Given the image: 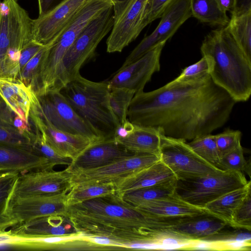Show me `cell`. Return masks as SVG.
Wrapping results in <instances>:
<instances>
[{
	"label": "cell",
	"instance_id": "1",
	"mask_svg": "<svg viewBox=\"0 0 251 251\" xmlns=\"http://www.w3.org/2000/svg\"><path fill=\"white\" fill-rule=\"evenodd\" d=\"M236 102L210 75L187 82L174 79L154 90L136 93L127 119L167 137L191 141L223 126Z\"/></svg>",
	"mask_w": 251,
	"mask_h": 251
},
{
	"label": "cell",
	"instance_id": "2",
	"mask_svg": "<svg viewBox=\"0 0 251 251\" xmlns=\"http://www.w3.org/2000/svg\"><path fill=\"white\" fill-rule=\"evenodd\" d=\"M66 217L82 235L108 238L126 250L165 246L172 238L167 219L150 217L115 194L69 205Z\"/></svg>",
	"mask_w": 251,
	"mask_h": 251
},
{
	"label": "cell",
	"instance_id": "3",
	"mask_svg": "<svg viewBox=\"0 0 251 251\" xmlns=\"http://www.w3.org/2000/svg\"><path fill=\"white\" fill-rule=\"evenodd\" d=\"M202 56L211 59L210 75L235 101H246L251 94V60L238 45L227 25L212 30L201 47Z\"/></svg>",
	"mask_w": 251,
	"mask_h": 251
},
{
	"label": "cell",
	"instance_id": "4",
	"mask_svg": "<svg viewBox=\"0 0 251 251\" xmlns=\"http://www.w3.org/2000/svg\"><path fill=\"white\" fill-rule=\"evenodd\" d=\"M109 90L107 81H92L80 75L59 90L101 140L114 138L120 126L110 105Z\"/></svg>",
	"mask_w": 251,
	"mask_h": 251
},
{
	"label": "cell",
	"instance_id": "5",
	"mask_svg": "<svg viewBox=\"0 0 251 251\" xmlns=\"http://www.w3.org/2000/svg\"><path fill=\"white\" fill-rule=\"evenodd\" d=\"M113 5L111 0L86 1L58 39L47 47L38 72V81L42 87L50 89L54 86L58 69L75 39L93 19Z\"/></svg>",
	"mask_w": 251,
	"mask_h": 251
},
{
	"label": "cell",
	"instance_id": "6",
	"mask_svg": "<svg viewBox=\"0 0 251 251\" xmlns=\"http://www.w3.org/2000/svg\"><path fill=\"white\" fill-rule=\"evenodd\" d=\"M113 6L93 19L75 39L58 69L52 90H60L80 75L81 67L93 57L99 44L112 29Z\"/></svg>",
	"mask_w": 251,
	"mask_h": 251
},
{
	"label": "cell",
	"instance_id": "7",
	"mask_svg": "<svg viewBox=\"0 0 251 251\" xmlns=\"http://www.w3.org/2000/svg\"><path fill=\"white\" fill-rule=\"evenodd\" d=\"M33 20L17 0L0 1V77H3L7 58H20L33 40Z\"/></svg>",
	"mask_w": 251,
	"mask_h": 251
},
{
	"label": "cell",
	"instance_id": "8",
	"mask_svg": "<svg viewBox=\"0 0 251 251\" xmlns=\"http://www.w3.org/2000/svg\"><path fill=\"white\" fill-rule=\"evenodd\" d=\"M248 182L242 172L220 170L201 177L177 180L176 191L183 200L204 208L209 202Z\"/></svg>",
	"mask_w": 251,
	"mask_h": 251
},
{
	"label": "cell",
	"instance_id": "9",
	"mask_svg": "<svg viewBox=\"0 0 251 251\" xmlns=\"http://www.w3.org/2000/svg\"><path fill=\"white\" fill-rule=\"evenodd\" d=\"M160 159L177 180L203 176L220 169L200 156L186 141L161 135Z\"/></svg>",
	"mask_w": 251,
	"mask_h": 251
},
{
	"label": "cell",
	"instance_id": "10",
	"mask_svg": "<svg viewBox=\"0 0 251 251\" xmlns=\"http://www.w3.org/2000/svg\"><path fill=\"white\" fill-rule=\"evenodd\" d=\"M149 0H123L113 3V25L106 41L107 51L121 52L145 28Z\"/></svg>",
	"mask_w": 251,
	"mask_h": 251
},
{
	"label": "cell",
	"instance_id": "11",
	"mask_svg": "<svg viewBox=\"0 0 251 251\" xmlns=\"http://www.w3.org/2000/svg\"><path fill=\"white\" fill-rule=\"evenodd\" d=\"M37 97L41 114L54 128L87 137L94 143L102 141L76 114L59 90H51Z\"/></svg>",
	"mask_w": 251,
	"mask_h": 251
},
{
	"label": "cell",
	"instance_id": "12",
	"mask_svg": "<svg viewBox=\"0 0 251 251\" xmlns=\"http://www.w3.org/2000/svg\"><path fill=\"white\" fill-rule=\"evenodd\" d=\"M160 157L150 154L136 153L98 168L72 173L73 187L75 186L114 183L150 166Z\"/></svg>",
	"mask_w": 251,
	"mask_h": 251
},
{
	"label": "cell",
	"instance_id": "13",
	"mask_svg": "<svg viewBox=\"0 0 251 251\" xmlns=\"http://www.w3.org/2000/svg\"><path fill=\"white\" fill-rule=\"evenodd\" d=\"M191 17L190 0H173L162 13L155 29L133 50L121 67L136 61L158 44L166 42Z\"/></svg>",
	"mask_w": 251,
	"mask_h": 251
},
{
	"label": "cell",
	"instance_id": "14",
	"mask_svg": "<svg viewBox=\"0 0 251 251\" xmlns=\"http://www.w3.org/2000/svg\"><path fill=\"white\" fill-rule=\"evenodd\" d=\"M72 174L66 169H43L20 174L12 197L47 196L68 193L73 188Z\"/></svg>",
	"mask_w": 251,
	"mask_h": 251
},
{
	"label": "cell",
	"instance_id": "15",
	"mask_svg": "<svg viewBox=\"0 0 251 251\" xmlns=\"http://www.w3.org/2000/svg\"><path fill=\"white\" fill-rule=\"evenodd\" d=\"M87 0H63L33 20V41L44 46L52 44Z\"/></svg>",
	"mask_w": 251,
	"mask_h": 251
},
{
	"label": "cell",
	"instance_id": "16",
	"mask_svg": "<svg viewBox=\"0 0 251 251\" xmlns=\"http://www.w3.org/2000/svg\"><path fill=\"white\" fill-rule=\"evenodd\" d=\"M66 192L47 196L12 197L8 215L19 224L47 216H66L68 205Z\"/></svg>",
	"mask_w": 251,
	"mask_h": 251
},
{
	"label": "cell",
	"instance_id": "17",
	"mask_svg": "<svg viewBox=\"0 0 251 251\" xmlns=\"http://www.w3.org/2000/svg\"><path fill=\"white\" fill-rule=\"evenodd\" d=\"M45 141L58 154L75 159L85 150L94 143L90 138L62 131L54 128L41 114L37 102L32 103L29 120Z\"/></svg>",
	"mask_w": 251,
	"mask_h": 251
},
{
	"label": "cell",
	"instance_id": "18",
	"mask_svg": "<svg viewBox=\"0 0 251 251\" xmlns=\"http://www.w3.org/2000/svg\"><path fill=\"white\" fill-rule=\"evenodd\" d=\"M165 43L158 44L136 61L121 67L107 81L109 87L128 88L135 94L143 91L153 74L160 70V58Z\"/></svg>",
	"mask_w": 251,
	"mask_h": 251
},
{
	"label": "cell",
	"instance_id": "19",
	"mask_svg": "<svg viewBox=\"0 0 251 251\" xmlns=\"http://www.w3.org/2000/svg\"><path fill=\"white\" fill-rule=\"evenodd\" d=\"M133 154L114 138L92 144L66 168L71 173L103 166Z\"/></svg>",
	"mask_w": 251,
	"mask_h": 251
},
{
	"label": "cell",
	"instance_id": "20",
	"mask_svg": "<svg viewBox=\"0 0 251 251\" xmlns=\"http://www.w3.org/2000/svg\"><path fill=\"white\" fill-rule=\"evenodd\" d=\"M161 132L157 129L133 125L129 121L120 126L115 141L130 152L160 157Z\"/></svg>",
	"mask_w": 251,
	"mask_h": 251
},
{
	"label": "cell",
	"instance_id": "21",
	"mask_svg": "<svg viewBox=\"0 0 251 251\" xmlns=\"http://www.w3.org/2000/svg\"><path fill=\"white\" fill-rule=\"evenodd\" d=\"M10 233L19 237L71 236L79 234L66 216L51 215L37 218L11 227Z\"/></svg>",
	"mask_w": 251,
	"mask_h": 251
},
{
	"label": "cell",
	"instance_id": "22",
	"mask_svg": "<svg viewBox=\"0 0 251 251\" xmlns=\"http://www.w3.org/2000/svg\"><path fill=\"white\" fill-rule=\"evenodd\" d=\"M148 216L162 219H175L191 217L207 212L204 208L199 207L183 200L176 193H173L136 207Z\"/></svg>",
	"mask_w": 251,
	"mask_h": 251
},
{
	"label": "cell",
	"instance_id": "23",
	"mask_svg": "<svg viewBox=\"0 0 251 251\" xmlns=\"http://www.w3.org/2000/svg\"><path fill=\"white\" fill-rule=\"evenodd\" d=\"M227 226L222 220L206 212L178 218L172 225L171 229L188 241L198 242Z\"/></svg>",
	"mask_w": 251,
	"mask_h": 251
},
{
	"label": "cell",
	"instance_id": "24",
	"mask_svg": "<svg viewBox=\"0 0 251 251\" xmlns=\"http://www.w3.org/2000/svg\"><path fill=\"white\" fill-rule=\"evenodd\" d=\"M0 168L23 174L53 167L47 158L30 150L0 143Z\"/></svg>",
	"mask_w": 251,
	"mask_h": 251
},
{
	"label": "cell",
	"instance_id": "25",
	"mask_svg": "<svg viewBox=\"0 0 251 251\" xmlns=\"http://www.w3.org/2000/svg\"><path fill=\"white\" fill-rule=\"evenodd\" d=\"M174 173L160 159L115 184V195L135 189L177 180Z\"/></svg>",
	"mask_w": 251,
	"mask_h": 251
},
{
	"label": "cell",
	"instance_id": "26",
	"mask_svg": "<svg viewBox=\"0 0 251 251\" xmlns=\"http://www.w3.org/2000/svg\"><path fill=\"white\" fill-rule=\"evenodd\" d=\"M35 94L17 78L0 77V98L15 115L28 123Z\"/></svg>",
	"mask_w": 251,
	"mask_h": 251
},
{
	"label": "cell",
	"instance_id": "27",
	"mask_svg": "<svg viewBox=\"0 0 251 251\" xmlns=\"http://www.w3.org/2000/svg\"><path fill=\"white\" fill-rule=\"evenodd\" d=\"M224 228L199 241L196 249L202 246L208 250L251 251V230L239 228L231 230Z\"/></svg>",
	"mask_w": 251,
	"mask_h": 251
},
{
	"label": "cell",
	"instance_id": "28",
	"mask_svg": "<svg viewBox=\"0 0 251 251\" xmlns=\"http://www.w3.org/2000/svg\"><path fill=\"white\" fill-rule=\"evenodd\" d=\"M251 183L230 191L206 204L204 208L209 213L224 221L231 227L233 215L246 196L251 192Z\"/></svg>",
	"mask_w": 251,
	"mask_h": 251
},
{
	"label": "cell",
	"instance_id": "29",
	"mask_svg": "<svg viewBox=\"0 0 251 251\" xmlns=\"http://www.w3.org/2000/svg\"><path fill=\"white\" fill-rule=\"evenodd\" d=\"M13 113L0 98V143L32 151L35 137L21 133L15 127Z\"/></svg>",
	"mask_w": 251,
	"mask_h": 251
},
{
	"label": "cell",
	"instance_id": "30",
	"mask_svg": "<svg viewBox=\"0 0 251 251\" xmlns=\"http://www.w3.org/2000/svg\"><path fill=\"white\" fill-rule=\"evenodd\" d=\"M177 180L141 188L115 196L122 202L136 207L143 203L168 196L176 191Z\"/></svg>",
	"mask_w": 251,
	"mask_h": 251
},
{
	"label": "cell",
	"instance_id": "31",
	"mask_svg": "<svg viewBox=\"0 0 251 251\" xmlns=\"http://www.w3.org/2000/svg\"><path fill=\"white\" fill-rule=\"evenodd\" d=\"M192 16L208 25L222 27L229 23L230 18L215 0H190Z\"/></svg>",
	"mask_w": 251,
	"mask_h": 251
},
{
	"label": "cell",
	"instance_id": "32",
	"mask_svg": "<svg viewBox=\"0 0 251 251\" xmlns=\"http://www.w3.org/2000/svg\"><path fill=\"white\" fill-rule=\"evenodd\" d=\"M20 174L16 171L0 172V233L19 224L8 215L7 209Z\"/></svg>",
	"mask_w": 251,
	"mask_h": 251
},
{
	"label": "cell",
	"instance_id": "33",
	"mask_svg": "<svg viewBox=\"0 0 251 251\" xmlns=\"http://www.w3.org/2000/svg\"><path fill=\"white\" fill-rule=\"evenodd\" d=\"M116 192L114 183L75 186L67 193V203L69 206L96 198L114 195Z\"/></svg>",
	"mask_w": 251,
	"mask_h": 251
},
{
	"label": "cell",
	"instance_id": "34",
	"mask_svg": "<svg viewBox=\"0 0 251 251\" xmlns=\"http://www.w3.org/2000/svg\"><path fill=\"white\" fill-rule=\"evenodd\" d=\"M227 26L244 53L251 60V12L240 16L231 15Z\"/></svg>",
	"mask_w": 251,
	"mask_h": 251
},
{
	"label": "cell",
	"instance_id": "35",
	"mask_svg": "<svg viewBox=\"0 0 251 251\" xmlns=\"http://www.w3.org/2000/svg\"><path fill=\"white\" fill-rule=\"evenodd\" d=\"M109 103L120 126L128 121V109L135 94L134 91L126 88L109 87Z\"/></svg>",
	"mask_w": 251,
	"mask_h": 251
},
{
	"label": "cell",
	"instance_id": "36",
	"mask_svg": "<svg viewBox=\"0 0 251 251\" xmlns=\"http://www.w3.org/2000/svg\"><path fill=\"white\" fill-rule=\"evenodd\" d=\"M188 144L200 156L214 166L220 161L221 158L215 135L209 134L201 136L191 140Z\"/></svg>",
	"mask_w": 251,
	"mask_h": 251
},
{
	"label": "cell",
	"instance_id": "37",
	"mask_svg": "<svg viewBox=\"0 0 251 251\" xmlns=\"http://www.w3.org/2000/svg\"><path fill=\"white\" fill-rule=\"evenodd\" d=\"M215 166L223 171L246 172L251 176L250 161L245 159L241 145L223 156Z\"/></svg>",
	"mask_w": 251,
	"mask_h": 251
},
{
	"label": "cell",
	"instance_id": "38",
	"mask_svg": "<svg viewBox=\"0 0 251 251\" xmlns=\"http://www.w3.org/2000/svg\"><path fill=\"white\" fill-rule=\"evenodd\" d=\"M35 139L33 142L32 150L35 154L45 157L54 167L57 165L69 166L72 160L56 152L44 140L39 130L33 127Z\"/></svg>",
	"mask_w": 251,
	"mask_h": 251
},
{
	"label": "cell",
	"instance_id": "39",
	"mask_svg": "<svg viewBox=\"0 0 251 251\" xmlns=\"http://www.w3.org/2000/svg\"><path fill=\"white\" fill-rule=\"evenodd\" d=\"M212 66L211 59L208 56H202L198 62L184 68L174 80L179 82H187L203 79L210 75Z\"/></svg>",
	"mask_w": 251,
	"mask_h": 251
},
{
	"label": "cell",
	"instance_id": "40",
	"mask_svg": "<svg viewBox=\"0 0 251 251\" xmlns=\"http://www.w3.org/2000/svg\"><path fill=\"white\" fill-rule=\"evenodd\" d=\"M47 47L45 46L27 62L21 70L17 77L33 91L40 63Z\"/></svg>",
	"mask_w": 251,
	"mask_h": 251
},
{
	"label": "cell",
	"instance_id": "41",
	"mask_svg": "<svg viewBox=\"0 0 251 251\" xmlns=\"http://www.w3.org/2000/svg\"><path fill=\"white\" fill-rule=\"evenodd\" d=\"M241 135L240 131L230 129H226L222 133L215 135L220 158L241 145Z\"/></svg>",
	"mask_w": 251,
	"mask_h": 251
},
{
	"label": "cell",
	"instance_id": "42",
	"mask_svg": "<svg viewBox=\"0 0 251 251\" xmlns=\"http://www.w3.org/2000/svg\"><path fill=\"white\" fill-rule=\"evenodd\" d=\"M231 227L251 230V194L250 193L235 211Z\"/></svg>",
	"mask_w": 251,
	"mask_h": 251
},
{
	"label": "cell",
	"instance_id": "43",
	"mask_svg": "<svg viewBox=\"0 0 251 251\" xmlns=\"http://www.w3.org/2000/svg\"><path fill=\"white\" fill-rule=\"evenodd\" d=\"M173 0H149L144 17V25L146 27L161 17L167 7Z\"/></svg>",
	"mask_w": 251,
	"mask_h": 251
},
{
	"label": "cell",
	"instance_id": "44",
	"mask_svg": "<svg viewBox=\"0 0 251 251\" xmlns=\"http://www.w3.org/2000/svg\"><path fill=\"white\" fill-rule=\"evenodd\" d=\"M44 47L33 41L24 48L21 51L19 60L20 71L27 62Z\"/></svg>",
	"mask_w": 251,
	"mask_h": 251
},
{
	"label": "cell",
	"instance_id": "45",
	"mask_svg": "<svg viewBox=\"0 0 251 251\" xmlns=\"http://www.w3.org/2000/svg\"><path fill=\"white\" fill-rule=\"evenodd\" d=\"M251 12V0H235L234 9L231 15L240 16Z\"/></svg>",
	"mask_w": 251,
	"mask_h": 251
},
{
	"label": "cell",
	"instance_id": "46",
	"mask_svg": "<svg viewBox=\"0 0 251 251\" xmlns=\"http://www.w3.org/2000/svg\"><path fill=\"white\" fill-rule=\"evenodd\" d=\"M57 0H37L39 16L42 15L54 6V2Z\"/></svg>",
	"mask_w": 251,
	"mask_h": 251
},
{
	"label": "cell",
	"instance_id": "47",
	"mask_svg": "<svg viewBox=\"0 0 251 251\" xmlns=\"http://www.w3.org/2000/svg\"><path fill=\"white\" fill-rule=\"evenodd\" d=\"M16 238L11 235L9 230L5 233H0V248L5 247H11V244Z\"/></svg>",
	"mask_w": 251,
	"mask_h": 251
},
{
	"label": "cell",
	"instance_id": "48",
	"mask_svg": "<svg viewBox=\"0 0 251 251\" xmlns=\"http://www.w3.org/2000/svg\"><path fill=\"white\" fill-rule=\"evenodd\" d=\"M219 5L225 11L232 14L234 11L235 0H215Z\"/></svg>",
	"mask_w": 251,
	"mask_h": 251
},
{
	"label": "cell",
	"instance_id": "49",
	"mask_svg": "<svg viewBox=\"0 0 251 251\" xmlns=\"http://www.w3.org/2000/svg\"><path fill=\"white\" fill-rule=\"evenodd\" d=\"M123 0H111V1H112L113 3H114V2H119V1H122Z\"/></svg>",
	"mask_w": 251,
	"mask_h": 251
},
{
	"label": "cell",
	"instance_id": "50",
	"mask_svg": "<svg viewBox=\"0 0 251 251\" xmlns=\"http://www.w3.org/2000/svg\"><path fill=\"white\" fill-rule=\"evenodd\" d=\"M4 171L1 168H0V172Z\"/></svg>",
	"mask_w": 251,
	"mask_h": 251
}]
</instances>
